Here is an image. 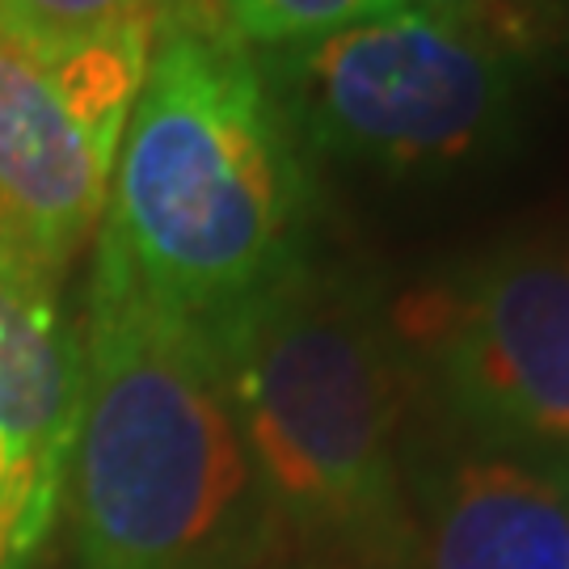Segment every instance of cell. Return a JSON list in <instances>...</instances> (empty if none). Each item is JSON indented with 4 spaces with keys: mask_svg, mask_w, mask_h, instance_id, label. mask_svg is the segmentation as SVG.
<instances>
[{
    "mask_svg": "<svg viewBox=\"0 0 569 569\" xmlns=\"http://www.w3.org/2000/svg\"><path fill=\"white\" fill-rule=\"evenodd\" d=\"M68 460L77 569H249L274 519L203 326L157 305L110 244L84 300Z\"/></svg>",
    "mask_w": 569,
    "mask_h": 569,
    "instance_id": "obj_1",
    "label": "cell"
},
{
    "mask_svg": "<svg viewBox=\"0 0 569 569\" xmlns=\"http://www.w3.org/2000/svg\"><path fill=\"white\" fill-rule=\"evenodd\" d=\"M305 216L296 127L253 51L161 9L98 241L157 305L207 329L305 262Z\"/></svg>",
    "mask_w": 569,
    "mask_h": 569,
    "instance_id": "obj_2",
    "label": "cell"
},
{
    "mask_svg": "<svg viewBox=\"0 0 569 569\" xmlns=\"http://www.w3.org/2000/svg\"><path fill=\"white\" fill-rule=\"evenodd\" d=\"M274 531L392 557L406 540V367L363 291L296 262L207 326Z\"/></svg>",
    "mask_w": 569,
    "mask_h": 569,
    "instance_id": "obj_3",
    "label": "cell"
},
{
    "mask_svg": "<svg viewBox=\"0 0 569 569\" xmlns=\"http://www.w3.org/2000/svg\"><path fill=\"white\" fill-rule=\"evenodd\" d=\"M283 110L321 152L392 178L502 148L523 63L413 9L274 51Z\"/></svg>",
    "mask_w": 569,
    "mask_h": 569,
    "instance_id": "obj_4",
    "label": "cell"
},
{
    "mask_svg": "<svg viewBox=\"0 0 569 569\" xmlns=\"http://www.w3.org/2000/svg\"><path fill=\"white\" fill-rule=\"evenodd\" d=\"M392 338L477 448H569V249H507L409 291Z\"/></svg>",
    "mask_w": 569,
    "mask_h": 569,
    "instance_id": "obj_5",
    "label": "cell"
},
{
    "mask_svg": "<svg viewBox=\"0 0 569 569\" xmlns=\"http://www.w3.org/2000/svg\"><path fill=\"white\" fill-rule=\"evenodd\" d=\"M122 131L56 63L0 34V244L51 274L102 228Z\"/></svg>",
    "mask_w": 569,
    "mask_h": 569,
    "instance_id": "obj_6",
    "label": "cell"
},
{
    "mask_svg": "<svg viewBox=\"0 0 569 569\" xmlns=\"http://www.w3.org/2000/svg\"><path fill=\"white\" fill-rule=\"evenodd\" d=\"M81 392L84 346L63 312L60 274L0 244V448L60 493Z\"/></svg>",
    "mask_w": 569,
    "mask_h": 569,
    "instance_id": "obj_7",
    "label": "cell"
},
{
    "mask_svg": "<svg viewBox=\"0 0 569 569\" xmlns=\"http://www.w3.org/2000/svg\"><path fill=\"white\" fill-rule=\"evenodd\" d=\"M427 569H569V472L472 448L427 489Z\"/></svg>",
    "mask_w": 569,
    "mask_h": 569,
    "instance_id": "obj_8",
    "label": "cell"
},
{
    "mask_svg": "<svg viewBox=\"0 0 569 569\" xmlns=\"http://www.w3.org/2000/svg\"><path fill=\"white\" fill-rule=\"evenodd\" d=\"M161 9H190L249 51H291L346 26L397 13L401 0H161L157 13Z\"/></svg>",
    "mask_w": 569,
    "mask_h": 569,
    "instance_id": "obj_9",
    "label": "cell"
},
{
    "mask_svg": "<svg viewBox=\"0 0 569 569\" xmlns=\"http://www.w3.org/2000/svg\"><path fill=\"white\" fill-rule=\"evenodd\" d=\"M157 4L161 0H0V34L56 60L131 30H157Z\"/></svg>",
    "mask_w": 569,
    "mask_h": 569,
    "instance_id": "obj_10",
    "label": "cell"
},
{
    "mask_svg": "<svg viewBox=\"0 0 569 569\" xmlns=\"http://www.w3.org/2000/svg\"><path fill=\"white\" fill-rule=\"evenodd\" d=\"M401 9L448 21L519 63L569 34V0H401Z\"/></svg>",
    "mask_w": 569,
    "mask_h": 569,
    "instance_id": "obj_11",
    "label": "cell"
},
{
    "mask_svg": "<svg viewBox=\"0 0 569 569\" xmlns=\"http://www.w3.org/2000/svg\"><path fill=\"white\" fill-rule=\"evenodd\" d=\"M60 507V489L42 486L0 448V569H34Z\"/></svg>",
    "mask_w": 569,
    "mask_h": 569,
    "instance_id": "obj_12",
    "label": "cell"
}]
</instances>
